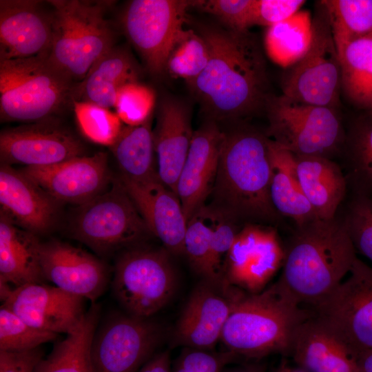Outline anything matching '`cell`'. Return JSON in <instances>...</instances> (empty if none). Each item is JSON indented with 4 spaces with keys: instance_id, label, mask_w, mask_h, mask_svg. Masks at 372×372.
Masks as SVG:
<instances>
[{
    "instance_id": "1",
    "label": "cell",
    "mask_w": 372,
    "mask_h": 372,
    "mask_svg": "<svg viewBox=\"0 0 372 372\" xmlns=\"http://www.w3.org/2000/svg\"><path fill=\"white\" fill-rule=\"evenodd\" d=\"M209 60L201 74L187 84L207 116L218 123L251 116L265 110L269 81L266 61L249 30L238 32L200 25Z\"/></svg>"
},
{
    "instance_id": "2",
    "label": "cell",
    "mask_w": 372,
    "mask_h": 372,
    "mask_svg": "<svg viewBox=\"0 0 372 372\" xmlns=\"http://www.w3.org/2000/svg\"><path fill=\"white\" fill-rule=\"evenodd\" d=\"M284 249L282 271L275 283L300 306L313 307L331 293L357 258L343 219L336 217L296 226Z\"/></svg>"
},
{
    "instance_id": "3",
    "label": "cell",
    "mask_w": 372,
    "mask_h": 372,
    "mask_svg": "<svg viewBox=\"0 0 372 372\" xmlns=\"http://www.w3.org/2000/svg\"><path fill=\"white\" fill-rule=\"evenodd\" d=\"M270 178L267 136L246 127L223 131L209 207L236 222L276 223L282 216L271 201Z\"/></svg>"
},
{
    "instance_id": "4",
    "label": "cell",
    "mask_w": 372,
    "mask_h": 372,
    "mask_svg": "<svg viewBox=\"0 0 372 372\" xmlns=\"http://www.w3.org/2000/svg\"><path fill=\"white\" fill-rule=\"evenodd\" d=\"M230 297L231 312L220 341L227 351L246 359L289 355L295 330L313 315L285 296L276 283L256 293L231 287Z\"/></svg>"
},
{
    "instance_id": "5",
    "label": "cell",
    "mask_w": 372,
    "mask_h": 372,
    "mask_svg": "<svg viewBox=\"0 0 372 372\" xmlns=\"http://www.w3.org/2000/svg\"><path fill=\"white\" fill-rule=\"evenodd\" d=\"M53 34L47 60L72 82L79 83L114 47L106 18L113 1L50 0Z\"/></svg>"
},
{
    "instance_id": "6",
    "label": "cell",
    "mask_w": 372,
    "mask_h": 372,
    "mask_svg": "<svg viewBox=\"0 0 372 372\" xmlns=\"http://www.w3.org/2000/svg\"><path fill=\"white\" fill-rule=\"evenodd\" d=\"M74 86L46 56L0 60L1 121L49 118L72 100Z\"/></svg>"
},
{
    "instance_id": "7",
    "label": "cell",
    "mask_w": 372,
    "mask_h": 372,
    "mask_svg": "<svg viewBox=\"0 0 372 372\" xmlns=\"http://www.w3.org/2000/svg\"><path fill=\"white\" fill-rule=\"evenodd\" d=\"M265 110L266 136L295 155L330 158L344 146L346 134L337 109L270 94Z\"/></svg>"
},
{
    "instance_id": "8",
    "label": "cell",
    "mask_w": 372,
    "mask_h": 372,
    "mask_svg": "<svg viewBox=\"0 0 372 372\" xmlns=\"http://www.w3.org/2000/svg\"><path fill=\"white\" fill-rule=\"evenodd\" d=\"M312 19V37L305 54L285 68L283 95L302 103L337 109L341 90L340 59L329 20L319 3Z\"/></svg>"
},
{
    "instance_id": "9",
    "label": "cell",
    "mask_w": 372,
    "mask_h": 372,
    "mask_svg": "<svg viewBox=\"0 0 372 372\" xmlns=\"http://www.w3.org/2000/svg\"><path fill=\"white\" fill-rule=\"evenodd\" d=\"M113 293L128 314L147 318L169 302L176 276L165 249H132L117 260L112 280Z\"/></svg>"
},
{
    "instance_id": "10",
    "label": "cell",
    "mask_w": 372,
    "mask_h": 372,
    "mask_svg": "<svg viewBox=\"0 0 372 372\" xmlns=\"http://www.w3.org/2000/svg\"><path fill=\"white\" fill-rule=\"evenodd\" d=\"M348 275L312 307L358 359L372 351V267L356 258Z\"/></svg>"
},
{
    "instance_id": "11",
    "label": "cell",
    "mask_w": 372,
    "mask_h": 372,
    "mask_svg": "<svg viewBox=\"0 0 372 372\" xmlns=\"http://www.w3.org/2000/svg\"><path fill=\"white\" fill-rule=\"evenodd\" d=\"M149 233L121 181L80 205L72 224L74 237L100 254L135 243Z\"/></svg>"
},
{
    "instance_id": "12",
    "label": "cell",
    "mask_w": 372,
    "mask_h": 372,
    "mask_svg": "<svg viewBox=\"0 0 372 372\" xmlns=\"http://www.w3.org/2000/svg\"><path fill=\"white\" fill-rule=\"evenodd\" d=\"M194 1L133 0L122 16L123 30L147 69L159 77L166 73L168 56L185 29L187 10Z\"/></svg>"
},
{
    "instance_id": "13",
    "label": "cell",
    "mask_w": 372,
    "mask_h": 372,
    "mask_svg": "<svg viewBox=\"0 0 372 372\" xmlns=\"http://www.w3.org/2000/svg\"><path fill=\"white\" fill-rule=\"evenodd\" d=\"M161 330L147 318L116 315L96 331L91 347L93 372H138L154 355Z\"/></svg>"
},
{
    "instance_id": "14",
    "label": "cell",
    "mask_w": 372,
    "mask_h": 372,
    "mask_svg": "<svg viewBox=\"0 0 372 372\" xmlns=\"http://www.w3.org/2000/svg\"><path fill=\"white\" fill-rule=\"evenodd\" d=\"M285 249L277 230L247 223L236 234L222 271L224 285L256 293L282 266Z\"/></svg>"
},
{
    "instance_id": "15",
    "label": "cell",
    "mask_w": 372,
    "mask_h": 372,
    "mask_svg": "<svg viewBox=\"0 0 372 372\" xmlns=\"http://www.w3.org/2000/svg\"><path fill=\"white\" fill-rule=\"evenodd\" d=\"M19 170L57 203L79 205L103 193L110 180L107 155L103 152Z\"/></svg>"
},
{
    "instance_id": "16",
    "label": "cell",
    "mask_w": 372,
    "mask_h": 372,
    "mask_svg": "<svg viewBox=\"0 0 372 372\" xmlns=\"http://www.w3.org/2000/svg\"><path fill=\"white\" fill-rule=\"evenodd\" d=\"M48 119L2 130L1 163L48 166L82 156L81 143Z\"/></svg>"
},
{
    "instance_id": "17",
    "label": "cell",
    "mask_w": 372,
    "mask_h": 372,
    "mask_svg": "<svg viewBox=\"0 0 372 372\" xmlns=\"http://www.w3.org/2000/svg\"><path fill=\"white\" fill-rule=\"evenodd\" d=\"M52 34V12L41 1H0V60L47 56Z\"/></svg>"
},
{
    "instance_id": "18",
    "label": "cell",
    "mask_w": 372,
    "mask_h": 372,
    "mask_svg": "<svg viewBox=\"0 0 372 372\" xmlns=\"http://www.w3.org/2000/svg\"><path fill=\"white\" fill-rule=\"evenodd\" d=\"M84 300L56 286L32 283L14 288L2 304L34 327L68 334L86 312Z\"/></svg>"
},
{
    "instance_id": "19",
    "label": "cell",
    "mask_w": 372,
    "mask_h": 372,
    "mask_svg": "<svg viewBox=\"0 0 372 372\" xmlns=\"http://www.w3.org/2000/svg\"><path fill=\"white\" fill-rule=\"evenodd\" d=\"M40 266L44 280L94 303L105 291V265L87 252L59 241L41 243Z\"/></svg>"
},
{
    "instance_id": "20",
    "label": "cell",
    "mask_w": 372,
    "mask_h": 372,
    "mask_svg": "<svg viewBox=\"0 0 372 372\" xmlns=\"http://www.w3.org/2000/svg\"><path fill=\"white\" fill-rule=\"evenodd\" d=\"M223 131L207 120L194 132L189 152L180 170L176 194L188 221L211 195L216 178Z\"/></svg>"
},
{
    "instance_id": "21",
    "label": "cell",
    "mask_w": 372,
    "mask_h": 372,
    "mask_svg": "<svg viewBox=\"0 0 372 372\" xmlns=\"http://www.w3.org/2000/svg\"><path fill=\"white\" fill-rule=\"evenodd\" d=\"M149 233L158 238L169 252L184 254L187 222L180 200L159 178L135 181L120 176Z\"/></svg>"
},
{
    "instance_id": "22",
    "label": "cell",
    "mask_w": 372,
    "mask_h": 372,
    "mask_svg": "<svg viewBox=\"0 0 372 372\" xmlns=\"http://www.w3.org/2000/svg\"><path fill=\"white\" fill-rule=\"evenodd\" d=\"M207 280L192 293L177 324L175 341L186 348L210 351L220 340L231 312V286L220 293Z\"/></svg>"
},
{
    "instance_id": "23",
    "label": "cell",
    "mask_w": 372,
    "mask_h": 372,
    "mask_svg": "<svg viewBox=\"0 0 372 372\" xmlns=\"http://www.w3.org/2000/svg\"><path fill=\"white\" fill-rule=\"evenodd\" d=\"M194 132L189 105L175 96L163 98L152 130L156 168L161 183L176 194Z\"/></svg>"
},
{
    "instance_id": "24",
    "label": "cell",
    "mask_w": 372,
    "mask_h": 372,
    "mask_svg": "<svg viewBox=\"0 0 372 372\" xmlns=\"http://www.w3.org/2000/svg\"><path fill=\"white\" fill-rule=\"evenodd\" d=\"M57 203L20 170L1 163V211L18 226L36 236L47 232L55 220Z\"/></svg>"
},
{
    "instance_id": "25",
    "label": "cell",
    "mask_w": 372,
    "mask_h": 372,
    "mask_svg": "<svg viewBox=\"0 0 372 372\" xmlns=\"http://www.w3.org/2000/svg\"><path fill=\"white\" fill-rule=\"evenodd\" d=\"M289 355L306 372H360L347 346L313 315L295 330Z\"/></svg>"
},
{
    "instance_id": "26",
    "label": "cell",
    "mask_w": 372,
    "mask_h": 372,
    "mask_svg": "<svg viewBox=\"0 0 372 372\" xmlns=\"http://www.w3.org/2000/svg\"><path fill=\"white\" fill-rule=\"evenodd\" d=\"M139 75L140 69L130 51L114 46L75 85L72 100L109 109L114 107L118 90L127 83L138 82Z\"/></svg>"
},
{
    "instance_id": "27",
    "label": "cell",
    "mask_w": 372,
    "mask_h": 372,
    "mask_svg": "<svg viewBox=\"0 0 372 372\" xmlns=\"http://www.w3.org/2000/svg\"><path fill=\"white\" fill-rule=\"evenodd\" d=\"M295 166L300 187L316 216L334 218L347 187L339 165L325 156L295 155Z\"/></svg>"
},
{
    "instance_id": "28",
    "label": "cell",
    "mask_w": 372,
    "mask_h": 372,
    "mask_svg": "<svg viewBox=\"0 0 372 372\" xmlns=\"http://www.w3.org/2000/svg\"><path fill=\"white\" fill-rule=\"evenodd\" d=\"M41 242L37 236L20 229L1 211L0 281L14 286L43 283L40 266Z\"/></svg>"
},
{
    "instance_id": "29",
    "label": "cell",
    "mask_w": 372,
    "mask_h": 372,
    "mask_svg": "<svg viewBox=\"0 0 372 372\" xmlns=\"http://www.w3.org/2000/svg\"><path fill=\"white\" fill-rule=\"evenodd\" d=\"M268 148L271 163L269 195L276 211L281 216L292 219L296 226L317 218L300 187L295 155L269 138Z\"/></svg>"
},
{
    "instance_id": "30",
    "label": "cell",
    "mask_w": 372,
    "mask_h": 372,
    "mask_svg": "<svg viewBox=\"0 0 372 372\" xmlns=\"http://www.w3.org/2000/svg\"><path fill=\"white\" fill-rule=\"evenodd\" d=\"M100 308L93 303L82 319L37 364L34 372H93L91 347L96 331Z\"/></svg>"
},
{
    "instance_id": "31",
    "label": "cell",
    "mask_w": 372,
    "mask_h": 372,
    "mask_svg": "<svg viewBox=\"0 0 372 372\" xmlns=\"http://www.w3.org/2000/svg\"><path fill=\"white\" fill-rule=\"evenodd\" d=\"M110 149L121 169V176L135 181L159 178L154 163L151 119L141 125L123 126Z\"/></svg>"
},
{
    "instance_id": "32",
    "label": "cell",
    "mask_w": 372,
    "mask_h": 372,
    "mask_svg": "<svg viewBox=\"0 0 372 372\" xmlns=\"http://www.w3.org/2000/svg\"><path fill=\"white\" fill-rule=\"evenodd\" d=\"M341 90L364 112H372V35L349 42L338 53Z\"/></svg>"
},
{
    "instance_id": "33",
    "label": "cell",
    "mask_w": 372,
    "mask_h": 372,
    "mask_svg": "<svg viewBox=\"0 0 372 372\" xmlns=\"http://www.w3.org/2000/svg\"><path fill=\"white\" fill-rule=\"evenodd\" d=\"M312 37V19L308 11H298L287 19L267 28L265 48L269 57L287 68L307 51Z\"/></svg>"
},
{
    "instance_id": "34",
    "label": "cell",
    "mask_w": 372,
    "mask_h": 372,
    "mask_svg": "<svg viewBox=\"0 0 372 372\" xmlns=\"http://www.w3.org/2000/svg\"><path fill=\"white\" fill-rule=\"evenodd\" d=\"M344 145L355 193L372 198V112H365L354 121Z\"/></svg>"
},
{
    "instance_id": "35",
    "label": "cell",
    "mask_w": 372,
    "mask_h": 372,
    "mask_svg": "<svg viewBox=\"0 0 372 372\" xmlns=\"http://www.w3.org/2000/svg\"><path fill=\"white\" fill-rule=\"evenodd\" d=\"M338 54L349 42L372 35V0H323Z\"/></svg>"
},
{
    "instance_id": "36",
    "label": "cell",
    "mask_w": 372,
    "mask_h": 372,
    "mask_svg": "<svg viewBox=\"0 0 372 372\" xmlns=\"http://www.w3.org/2000/svg\"><path fill=\"white\" fill-rule=\"evenodd\" d=\"M209 60V50L203 37L198 32L184 29L168 56L165 71L189 84L205 70Z\"/></svg>"
},
{
    "instance_id": "37",
    "label": "cell",
    "mask_w": 372,
    "mask_h": 372,
    "mask_svg": "<svg viewBox=\"0 0 372 372\" xmlns=\"http://www.w3.org/2000/svg\"><path fill=\"white\" fill-rule=\"evenodd\" d=\"M184 254L192 267L205 280L223 287L211 261V224L207 206L200 209L188 221L184 238Z\"/></svg>"
},
{
    "instance_id": "38",
    "label": "cell",
    "mask_w": 372,
    "mask_h": 372,
    "mask_svg": "<svg viewBox=\"0 0 372 372\" xmlns=\"http://www.w3.org/2000/svg\"><path fill=\"white\" fill-rule=\"evenodd\" d=\"M75 117L81 132L91 141L113 145L123 128L116 113L92 103L72 100Z\"/></svg>"
},
{
    "instance_id": "39",
    "label": "cell",
    "mask_w": 372,
    "mask_h": 372,
    "mask_svg": "<svg viewBox=\"0 0 372 372\" xmlns=\"http://www.w3.org/2000/svg\"><path fill=\"white\" fill-rule=\"evenodd\" d=\"M59 334L34 327L8 307H0V351H22L54 341Z\"/></svg>"
},
{
    "instance_id": "40",
    "label": "cell",
    "mask_w": 372,
    "mask_h": 372,
    "mask_svg": "<svg viewBox=\"0 0 372 372\" xmlns=\"http://www.w3.org/2000/svg\"><path fill=\"white\" fill-rule=\"evenodd\" d=\"M155 102L156 95L151 87L134 82L118 90L114 107L126 125L138 126L151 119Z\"/></svg>"
},
{
    "instance_id": "41",
    "label": "cell",
    "mask_w": 372,
    "mask_h": 372,
    "mask_svg": "<svg viewBox=\"0 0 372 372\" xmlns=\"http://www.w3.org/2000/svg\"><path fill=\"white\" fill-rule=\"evenodd\" d=\"M343 221L355 251L372 261V198L355 194Z\"/></svg>"
},
{
    "instance_id": "42",
    "label": "cell",
    "mask_w": 372,
    "mask_h": 372,
    "mask_svg": "<svg viewBox=\"0 0 372 372\" xmlns=\"http://www.w3.org/2000/svg\"><path fill=\"white\" fill-rule=\"evenodd\" d=\"M255 0H205L194 1V7L212 14L225 28L245 32L253 25Z\"/></svg>"
},
{
    "instance_id": "43",
    "label": "cell",
    "mask_w": 372,
    "mask_h": 372,
    "mask_svg": "<svg viewBox=\"0 0 372 372\" xmlns=\"http://www.w3.org/2000/svg\"><path fill=\"white\" fill-rule=\"evenodd\" d=\"M211 224V261L216 276L223 282L222 271L226 256L239 230L234 220L207 206Z\"/></svg>"
},
{
    "instance_id": "44",
    "label": "cell",
    "mask_w": 372,
    "mask_h": 372,
    "mask_svg": "<svg viewBox=\"0 0 372 372\" xmlns=\"http://www.w3.org/2000/svg\"><path fill=\"white\" fill-rule=\"evenodd\" d=\"M238 358L227 350L218 353L185 347L172 372H222Z\"/></svg>"
},
{
    "instance_id": "45",
    "label": "cell",
    "mask_w": 372,
    "mask_h": 372,
    "mask_svg": "<svg viewBox=\"0 0 372 372\" xmlns=\"http://www.w3.org/2000/svg\"><path fill=\"white\" fill-rule=\"evenodd\" d=\"M304 0H255L253 25L267 28L280 23L298 12Z\"/></svg>"
},
{
    "instance_id": "46",
    "label": "cell",
    "mask_w": 372,
    "mask_h": 372,
    "mask_svg": "<svg viewBox=\"0 0 372 372\" xmlns=\"http://www.w3.org/2000/svg\"><path fill=\"white\" fill-rule=\"evenodd\" d=\"M43 357L41 347L22 351H0V372H34Z\"/></svg>"
},
{
    "instance_id": "47",
    "label": "cell",
    "mask_w": 372,
    "mask_h": 372,
    "mask_svg": "<svg viewBox=\"0 0 372 372\" xmlns=\"http://www.w3.org/2000/svg\"><path fill=\"white\" fill-rule=\"evenodd\" d=\"M138 372H172L168 351L154 355Z\"/></svg>"
},
{
    "instance_id": "48",
    "label": "cell",
    "mask_w": 372,
    "mask_h": 372,
    "mask_svg": "<svg viewBox=\"0 0 372 372\" xmlns=\"http://www.w3.org/2000/svg\"><path fill=\"white\" fill-rule=\"evenodd\" d=\"M266 365L256 360L235 367L225 369L222 372H266Z\"/></svg>"
},
{
    "instance_id": "49",
    "label": "cell",
    "mask_w": 372,
    "mask_h": 372,
    "mask_svg": "<svg viewBox=\"0 0 372 372\" xmlns=\"http://www.w3.org/2000/svg\"><path fill=\"white\" fill-rule=\"evenodd\" d=\"M273 372H306L300 367L293 368L290 366L285 361H282L273 371Z\"/></svg>"
}]
</instances>
